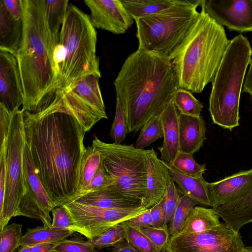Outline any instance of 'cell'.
I'll return each instance as SVG.
<instances>
[{
	"instance_id": "7c38bea8",
	"label": "cell",
	"mask_w": 252,
	"mask_h": 252,
	"mask_svg": "<svg viewBox=\"0 0 252 252\" xmlns=\"http://www.w3.org/2000/svg\"><path fill=\"white\" fill-rule=\"evenodd\" d=\"M244 247L239 232L221 222L201 233H179L171 236L164 250L167 252H241Z\"/></svg>"
},
{
	"instance_id": "f1b7e54d",
	"label": "cell",
	"mask_w": 252,
	"mask_h": 252,
	"mask_svg": "<svg viewBox=\"0 0 252 252\" xmlns=\"http://www.w3.org/2000/svg\"><path fill=\"white\" fill-rule=\"evenodd\" d=\"M68 2V0H43L45 13L49 29L58 39L69 5Z\"/></svg>"
},
{
	"instance_id": "8d00e7d4",
	"label": "cell",
	"mask_w": 252,
	"mask_h": 252,
	"mask_svg": "<svg viewBox=\"0 0 252 252\" xmlns=\"http://www.w3.org/2000/svg\"><path fill=\"white\" fill-rule=\"evenodd\" d=\"M127 116L125 107L116 97V112L110 130V136L114 142L121 143L128 133Z\"/></svg>"
},
{
	"instance_id": "9a60e30c",
	"label": "cell",
	"mask_w": 252,
	"mask_h": 252,
	"mask_svg": "<svg viewBox=\"0 0 252 252\" xmlns=\"http://www.w3.org/2000/svg\"><path fill=\"white\" fill-rule=\"evenodd\" d=\"M24 92L16 56L0 50V105L11 113L20 110Z\"/></svg>"
},
{
	"instance_id": "816d5d0a",
	"label": "cell",
	"mask_w": 252,
	"mask_h": 252,
	"mask_svg": "<svg viewBox=\"0 0 252 252\" xmlns=\"http://www.w3.org/2000/svg\"><path fill=\"white\" fill-rule=\"evenodd\" d=\"M161 252H167L166 251H165V250H163Z\"/></svg>"
},
{
	"instance_id": "52a82bcc",
	"label": "cell",
	"mask_w": 252,
	"mask_h": 252,
	"mask_svg": "<svg viewBox=\"0 0 252 252\" xmlns=\"http://www.w3.org/2000/svg\"><path fill=\"white\" fill-rule=\"evenodd\" d=\"M201 2L178 0L165 10L136 20L138 49L169 58L194 23Z\"/></svg>"
},
{
	"instance_id": "4316f807",
	"label": "cell",
	"mask_w": 252,
	"mask_h": 252,
	"mask_svg": "<svg viewBox=\"0 0 252 252\" xmlns=\"http://www.w3.org/2000/svg\"><path fill=\"white\" fill-rule=\"evenodd\" d=\"M178 0H121L124 7L132 19H139L165 10Z\"/></svg>"
},
{
	"instance_id": "f35d334b",
	"label": "cell",
	"mask_w": 252,
	"mask_h": 252,
	"mask_svg": "<svg viewBox=\"0 0 252 252\" xmlns=\"http://www.w3.org/2000/svg\"><path fill=\"white\" fill-rule=\"evenodd\" d=\"M54 252H97L93 245L79 238L65 239L54 244Z\"/></svg>"
},
{
	"instance_id": "c3c4849f",
	"label": "cell",
	"mask_w": 252,
	"mask_h": 252,
	"mask_svg": "<svg viewBox=\"0 0 252 252\" xmlns=\"http://www.w3.org/2000/svg\"><path fill=\"white\" fill-rule=\"evenodd\" d=\"M54 244L50 243L41 244L31 247V252H54Z\"/></svg>"
},
{
	"instance_id": "b9f144b4",
	"label": "cell",
	"mask_w": 252,
	"mask_h": 252,
	"mask_svg": "<svg viewBox=\"0 0 252 252\" xmlns=\"http://www.w3.org/2000/svg\"><path fill=\"white\" fill-rule=\"evenodd\" d=\"M8 134L0 135V213L1 212L5 193L6 187V155Z\"/></svg>"
},
{
	"instance_id": "ffe728a7",
	"label": "cell",
	"mask_w": 252,
	"mask_h": 252,
	"mask_svg": "<svg viewBox=\"0 0 252 252\" xmlns=\"http://www.w3.org/2000/svg\"><path fill=\"white\" fill-rule=\"evenodd\" d=\"M179 116V113L172 100L160 115L163 141L158 149L160 153V159L169 165L172 164L180 152Z\"/></svg>"
},
{
	"instance_id": "9c48e42d",
	"label": "cell",
	"mask_w": 252,
	"mask_h": 252,
	"mask_svg": "<svg viewBox=\"0 0 252 252\" xmlns=\"http://www.w3.org/2000/svg\"><path fill=\"white\" fill-rule=\"evenodd\" d=\"M25 146L23 111L21 109L12 114L8 135L5 193L0 213V230L14 217L25 192L23 157Z\"/></svg>"
},
{
	"instance_id": "681fc988",
	"label": "cell",
	"mask_w": 252,
	"mask_h": 252,
	"mask_svg": "<svg viewBox=\"0 0 252 252\" xmlns=\"http://www.w3.org/2000/svg\"><path fill=\"white\" fill-rule=\"evenodd\" d=\"M16 252H31V247L22 246Z\"/></svg>"
},
{
	"instance_id": "e0dca14e",
	"label": "cell",
	"mask_w": 252,
	"mask_h": 252,
	"mask_svg": "<svg viewBox=\"0 0 252 252\" xmlns=\"http://www.w3.org/2000/svg\"><path fill=\"white\" fill-rule=\"evenodd\" d=\"M207 187L212 208L228 204L252 190V168L208 183Z\"/></svg>"
},
{
	"instance_id": "5bb4252c",
	"label": "cell",
	"mask_w": 252,
	"mask_h": 252,
	"mask_svg": "<svg viewBox=\"0 0 252 252\" xmlns=\"http://www.w3.org/2000/svg\"><path fill=\"white\" fill-rule=\"evenodd\" d=\"M200 6L218 24L230 31L252 32V0H201Z\"/></svg>"
},
{
	"instance_id": "4dcf8cb0",
	"label": "cell",
	"mask_w": 252,
	"mask_h": 252,
	"mask_svg": "<svg viewBox=\"0 0 252 252\" xmlns=\"http://www.w3.org/2000/svg\"><path fill=\"white\" fill-rule=\"evenodd\" d=\"M121 224L124 229L125 241L138 252H158L142 229L132 226L128 220Z\"/></svg>"
},
{
	"instance_id": "f907efd6",
	"label": "cell",
	"mask_w": 252,
	"mask_h": 252,
	"mask_svg": "<svg viewBox=\"0 0 252 252\" xmlns=\"http://www.w3.org/2000/svg\"><path fill=\"white\" fill-rule=\"evenodd\" d=\"M241 252H252V247H244Z\"/></svg>"
},
{
	"instance_id": "e575fe53",
	"label": "cell",
	"mask_w": 252,
	"mask_h": 252,
	"mask_svg": "<svg viewBox=\"0 0 252 252\" xmlns=\"http://www.w3.org/2000/svg\"><path fill=\"white\" fill-rule=\"evenodd\" d=\"M22 225L13 222L0 230V252H16L21 246Z\"/></svg>"
},
{
	"instance_id": "4fadbf2b",
	"label": "cell",
	"mask_w": 252,
	"mask_h": 252,
	"mask_svg": "<svg viewBox=\"0 0 252 252\" xmlns=\"http://www.w3.org/2000/svg\"><path fill=\"white\" fill-rule=\"evenodd\" d=\"M25 192L14 217L24 216L41 220L51 228L50 213L55 208L33 164L27 147L23 157Z\"/></svg>"
},
{
	"instance_id": "2e32d148",
	"label": "cell",
	"mask_w": 252,
	"mask_h": 252,
	"mask_svg": "<svg viewBox=\"0 0 252 252\" xmlns=\"http://www.w3.org/2000/svg\"><path fill=\"white\" fill-rule=\"evenodd\" d=\"M84 3L95 28L119 34L125 33L133 23L121 0H85Z\"/></svg>"
},
{
	"instance_id": "7a4b0ae2",
	"label": "cell",
	"mask_w": 252,
	"mask_h": 252,
	"mask_svg": "<svg viewBox=\"0 0 252 252\" xmlns=\"http://www.w3.org/2000/svg\"><path fill=\"white\" fill-rule=\"evenodd\" d=\"M114 85L126 111L129 133H137L160 115L179 88L169 58L139 49L126 60Z\"/></svg>"
},
{
	"instance_id": "8fae6325",
	"label": "cell",
	"mask_w": 252,
	"mask_h": 252,
	"mask_svg": "<svg viewBox=\"0 0 252 252\" xmlns=\"http://www.w3.org/2000/svg\"><path fill=\"white\" fill-rule=\"evenodd\" d=\"M73 220L76 232L93 239L109 228L144 212L145 205L131 208H102L68 202L63 205Z\"/></svg>"
},
{
	"instance_id": "d6a6232c",
	"label": "cell",
	"mask_w": 252,
	"mask_h": 252,
	"mask_svg": "<svg viewBox=\"0 0 252 252\" xmlns=\"http://www.w3.org/2000/svg\"><path fill=\"white\" fill-rule=\"evenodd\" d=\"M193 155L179 152L170 166L180 173L192 178H200L206 170V164L197 163Z\"/></svg>"
},
{
	"instance_id": "1f68e13d",
	"label": "cell",
	"mask_w": 252,
	"mask_h": 252,
	"mask_svg": "<svg viewBox=\"0 0 252 252\" xmlns=\"http://www.w3.org/2000/svg\"><path fill=\"white\" fill-rule=\"evenodd\" d=\"M163 137V131L160 115L150 119L140 129L136 141L135 147L144 149L158 139Z\"/></svg>"
},
{
	"instance_id": "603a6c76",
	"label": "cell",
	"mask_w": 252,
	"mask_h": 252,
	"mask_svg": "<svg viewBox=\"0 0 252 252\" xmlns=\"http://www.w3.org/2000/svg\"><path fill=\"white\" fill-rule=\"evenodd\" d=\"M214 209L227 226L239 232L242 226L252 222V190L240 198Z\"/></svg>"
},
{
	"instance_id": "83f0119b",
	"label": "cell",
	"mask_w": 252,
	"mask_h": 252,
	"mask_svg": "<svg viewBox=\"0 0 252 252\" xmlns=\"http://www.w3.org/2000/svg\"><path fill=\"white\" fill-rule=\"evenodd\" d=\"M101 161L100 153L92 145L86 148L81 163L77 191L71 200L86 191Z\"/></svg>"
},
{
	"instance_id": "6da1fadb",
	"label": "cell",
	"mask_w": 252,
	"mask_h": 252,
	"mask_svg": "<svg viewBox=\"0 0 252 252\" xmlns=\"http://www.w3.org/2000/svg\"><path fill=\"white\" fill-rule=\"evenodd\" d=\"M23 111L26 145L37 174L54 207L63 205L77 191L87 131L56 102L39 111Z\"/></svg>"
},
{
	"instance_id": "7402d4cb",
	"label": "cell",
	"mask_w": 252,
	"mask_h": 252,
	"mask_svg": "<svg viewBox=\"0 0 252 252\" xmlns=\"http://www.w3.org/2000/svg\"><path fill=\"white\" fill-rule=\"evenodd\" d=\"M23 30V16L16 17L0 0V50L16 56L21 42Z\"/></svg>"
},
{
	"instance_id": "ba28073f",
	"label": "cell",
	"mask_w": 252,
	"mask_h": 252,
	"mask_svg": "<svg viewBox=\"0 0 252 252\" xmlns=\"http://www.w3.org/2000/svg\"><path fill=\"white\" fill-rule=\"evenodd\" d=\"M92 145L100 153L105 170L115 179L121 191L140 200L148 207L147 160L152 149H137L133 144L105 143L95 135Z\"/></svg>"
},
{
	"instance_id": "7bdbcfd3",
	"label": "cell",
	"mask_w": 252,
	"mask_h": 252,
	"mask_svg": "<svg viewBox=\"0 0 252 252\" xmlns=\"http://www.w3.org/2000/svg\"><path fill=\"white\" fill-rule=\"evenodd\" d=\"M114 184H116L115 179L106 172L101 161L90 185L82 195L102 189Z\"/></svg>"
},
{
	"instance_id": "cb8c5ba5",
	"label": "cell",
	"mask_w": 252,
	"mask_h": 252,
	"mask_svg": "<svg viewBox=\"0 0 252 252\" xmlns=\"http://www.w3.org/2000/svg\"><path fill=\"white\" fill-rule=\"evenodd\" d=\"M166 165L171 177L178 186L182 195L188 196L198 204L212 207L207 187L208 182L203 176L198 178L190 177Z\"/></svg>"
},
{
	"instance_id": "8992f818",
	"label": "cell",
	"mask_w": 252,
	"mask_h": 252,
	"mask_svg": "<svg viewBox=\"0 0 252 252\" xmlns=\"http://www.w3.org/2000/svg\"><path fill=\"white\" fill-rule=\"evenodd\" d=\"M252 56L246 36L241 34L230 40L212 83L209 111L213 123L223 128L231 130L239 126L241 93Z\"/></svg>"
},
{
	"instance_id": "277c9868",
	"label": "cell",
	"mask_w": 252,
	"mask_h": 252,
	"mask_svg": "<svg viewBox=\"0 0 252 252\" xmlns=\"http://www.w3.org/2000/svg\"><path fill=\"white\" fill-rule=\"evenodd\" d=\"M230 40L201 7L185 39L169 57L179 88L200 93L212 83Z\"/></svg>"
},
{
	"instance_id": "ee69618b",
	"label": "cell",
	"mask_w": 252,
	"mask_h": 252,
	"mask_svg": "<svg viewBox=\"0 0 252 252\" xmlns=\"http://www.w3.org/2000/svg\"><path fill=\"white\" fill-rule=\"evenodd\" d=\"M164 196L158 203L150 208L152 220V226L153 227H162L165 226L164 225Z\"/></svg>"
},
{
	"instance_id": "3957f363",
	"label": "cell",
	"mask_w": 252,
	"mask_h": 252,
	"mask_svg": "<svg viewBox=\"0 0 252 252\" xmlns=\"http://www.w3.org/2000/svg\"><path fill=\"white\" fill-rule=\"evenodd\" d=\"M23 16L21 42L16 55L24 92L23 111L47 107L59 90L54 52L59 39L51 32L43 0H21Z\"/></svg>"
},
{
	"instance_id": "d6986e66",
	"label": "cell",
	"mask_w": 252,
	"mask_h": 252,
	"mask_svg": "<svg viewBox=\"0 0 252 252\" xmlns=\"http://www.w3.org/2000/svg\"><path fill=\"white\" fill-rule=\"evenodd\" d=\"M147 203L149 208L164 196L171 179L166 164L158 157L154 148L147 160Z\"/></svg>"
},
{
	"instance_id": "7dc6e473",
	"label": "cell",
	"mask_w": 252,
	"mask_h": 252,
	"mask_svg": "<svg viewBox=\"0 0 252 252\" xmlns=\"http://www.w3.org/2000/svg\"><path fill=\"white\" fill-rule=\"evenodd\" d=\"M112 252H138L126 241L117 245L112 249Z\"/></svg>"
},
{
	"instance_id": "5b68a950",
	"label": "cell",
	"mask_w": 252,
	"mask_h": 252,
	"mask_svg": "<svg viewBox=\"0 0 252 252\" xmlns=\"http://www.w3.org/2000/svg\"><path fill=\"white\" fill-rule=\"evenodd\" d=\"M96 42L97 32L90 17L69 4L54 55L59 82L57 94L86 76L101 78Z\"/></svg>"
},
{
	"instance_id": "ac0fdd59",
	"label": "cell",
	"mask_w": 252,
	"mask_h": 252,
	"mask_svg": "<svg viewBox=\"0 0 252 252\" xmlns=\"http://www.w3.org/2000/svg\"><path fill=\"white\" fill-rule=\"evenodd\" d=\"M69 202L102 208L126 209L145 205L140 200L124 194L116 184L79 196Z\"/></svg>"
},
{
	"instance_id": "44dd1931",
	"label": "cell",
	"mask_w": 252,
	"mask_h": 252,
	"mask_svg": "<svg viewBox=\"0 0 252 252\" xmlns=\"http://www.w3.org/2000/svg\"><path fill=\"white\" fill-rule=\"evenodd\" d=\"M179 151L192 154L197 152L206 139L205 122L202 117L179 114Z\"/></svg>"
},
{
	"instance_id": "836d02e7",
	"label": "cell",
	"mask_w": 252,
	"mask_h": 252,
	"mask_svg": "<svg viewBox=\"0 0 252 252\" xmlns=\"http://www.w3.org/2000/svg\"><path fill=\"white\" fill-rule=\"evenodd\" d=\"M198 203L187 195H183L169 222L168 231L170 237L179 233L191 210Z\"/></svg>"
},
{
	"instance_id": "f6af8a7d",
	"label": "cell",
	"mask_w": 252,
	"mask_h": 252,
	"mask_svg": "<svg viewBox=\"0 0 252 252\" xmlns=\"http://www.w3.org/2000/svg\"><path fill=\"white\" fill-rule=\"evenodd\" d=\"M133 226L143 229L152 226V220L150 208L128 220Z\"/></svg>"
},
{
	"instance_id": "bcb514c9",
	"label": "cell",
	"mask_w": 252,
	"mask_h": 252,
	"mask_svg": "<svg viewBox=\"0 0 252 252\" xmlns=\"http://www.w3.org/2000/svg\"><path fill=\"white\" fill-rule=\"evenodd\" d=\"M249 65L248 72L244 82L242 92L248 94L252 100V58Z\"/></svg>"
},
{
	"instance_id": "60d3db41",
	"label": "cell",
	"mask_w": 252,
	"mask_h": 252,
	"mask_svg": "<svg viewBox=\"0 0 252 252\" xmlns=\"http://www.w3.org/2000/svg\"><path fill=\"white\" fill-rule=\"evenodd\" d=\"M142 230L153 244L158 252H161L164 249L170 238L167 225L162 227L151 226Z\"/></svg>"
},
{
	"instance_id": "d590c367",
	"label": "cell",
	"mask_w": 252,
	"mask_h": 252,
	"mask_svg": "<svg viewBox=\"0 0 252 252\" xmlns=\"http://www.w3.org/2000/svg\"><path fill=\"white\" fill-rule=\"evenodd\" d=\"M125 240L124 229L121 223L116 225L97 237L87 241L94 246L96 250L115 247Z\"/></svg>"
},
{
	"instance_id": "74e56055",
	"label": "cell",
	"mask_w": 252,
	"mask_h": 252,
	"mask_svg": "<svg viewBox=\"0 0 252 252\" xmlns=\"http://www.w3.org/2000/svg\"><path fill=\"white\" fill-rule=\"evenodd\" d=\"M182 196V193L176 186L175 182L172 178L164 196V225L165 226L170 222Z\"/></svg>"
},
{
	"instance_id": "484cf974",
	"label": "cell",
	"mask_w": 252,
	"mask_h": 252,
	"mask_svg": "<svg viewBox=\"0 0 252 252\" xmlns=\"http://www.w3.org/2000/svg\"><path fill=\"white\" fill-rule=\"evenodd\" d=\"M74 232L71 230H55L44 225L33 228H28L22 236L21 247H32L45 243L55 244L70 236Z\"/></svg>"
},
{
	"instance_id": "30bf717a",
	"label": "cell",
	"mask_w": 252,
	"mask_h": 252,
	"mask_svg": "<svg viewBox=\"0 0 252 252\" xmlns=\"http://www.w3.org/2000/svg\"><path fill=\"white\" fill-rule=\"evenodd\" d=\"M99 78L95 75L86 76L58 93L53 100L72 114L87 132L100 120L107 119Z\"/></svg>"
},
{
	"instance_id": "ab89813d",
	"label": "cell",
	"mask_w": 252,
	"mask_h": 252,
	"mask_svg": "<svg viewBox=\"0 0 252 252\" xmlns=\"http://www.w3.org/2000/svg\"><path fill=\"white\" fill-rule=\"evenodd\" d=\"M51 212L53 217L51 228L57 230H67L76 232L70 215L63 205L54 208Z\"/></svg>"
},
{
	"instance_id": "d4e9b609",
	"label": "cell",
	"mask_w": 252,
	"mask_h": 252,
	"mask_svg": "<svg viewBox=\"0 0 252 252\" xmlns=\"http://www.w3.org/2000/svg\"><path fill=\"white\" fill-rule=\"evenodd\" d=\"M219 218L213 208L195 206L190 211L179 233L194 234L210 230L220 224Z\"/></svg>"
},
{
	"instance_id": "f546056e",
	"label": "cell",
	"mask_w": 252,
	"mask_h": 252,
	"mask_svg": "<svg viewBox=\"0 0 252 252\" xmlns=\"http://www.w3.org/2000/svg\"><path fill=\"white\" fill-rule=\"evenodd\" d=\"M172 101L179 114L200 116L203 104L193 96L191 92L179 88L174 94Z\"/></svg>"
}]
</instances>
